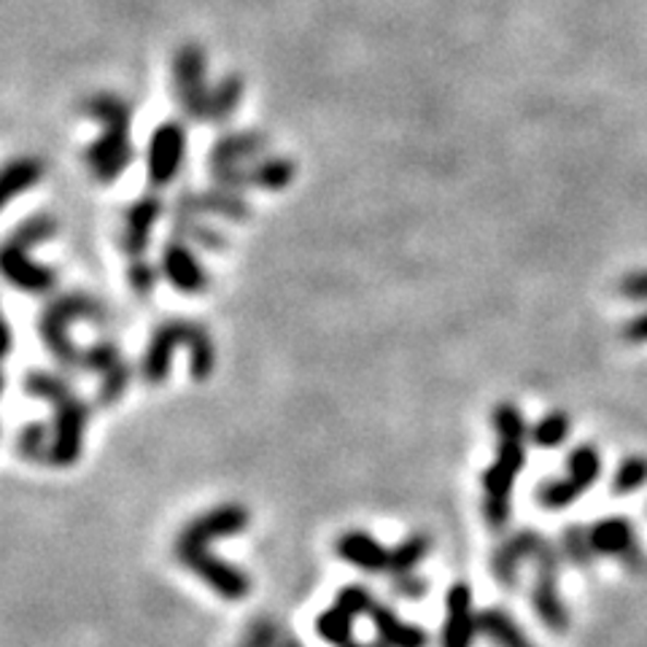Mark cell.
<instances>
[{"mask_svg":"<svg viewBox=\"0 0 647 647\" xmlns=\"http://www.w3.org/2000/svg\"><path fill=\"white\" fill-rule=\"evenodd\" d=\"M372 626L386 647H427V634L414 623H405L388 604L375 601L370 610Z\"/></svg>","mask_w":647,"mask_h":647,"instance_id":"44dd1931","label":"cell"},{"mask_svg":"<svg viewBox=\"0 0 647 647\" xmlns=\"http://www.w3.org/2000/svg\"><path fill=\"white\" fill-rule=\"evenodd\" d=\"M621 295L628 297V300L647 302V271H634L628 276L621 278Z\"/></svg>","mask_w":647,"mask_h":647,"instance_id":"d590c367","label":"cell"},{"mask_svg":"<svg viewBox=\"0 0 647 647\" xmlns=\"http://www.w3.org/2000/svg\"><path fill=\"white\" fill-rule=\"evenodd\" d=\"M591 531V542L597 555H615L623 564H634L639 559V546H637V531L621 515H610V518H601L594 526H588Z\"/></svg>","mask_w":647,"mask_h":647,"instance_id":"ac0fdd59","label":"cell"},{"mask_svg":"<svg viewBox=\"0 0 647 647\" xmlns=\"http://www.w3.org/2000/svg\"><path fill=\"white\" fill-rule=\"evenodd\" d=\"M240 100H243V82H240V76L221 79L216 84V89H211L208 122H227L238 111Z\"/></svg>","mask_w":647,"mask_h":647,"instance_id":"83f0119b","label":"cell"},{"mask_svg":"<svg viewBox=\"0 0 647 647\" xmlns=\"http://www.w3.org/2000/svg\"><path fill=\"white\" fill-rule=\"evenodd\" d=\"M354 621H357V618L348 615L343 607L332 604V610H326L316 618V632H319V637L326 639V643L346 645V643H351Z\"/></svg>","mask_w":647,"mask_h":647,"instance_id":"4dcf8cb0","label":"cell"},{"mask_svg":"<svg viewBox=\"0 0 647 647\" xmlns=\"http://www.w3.org/2000/svg\"><path fill=\"white\" fill-rule=\"evenodd\" d=\"M25 394L33 399H41L55 408L51 416V451L49 467H73L82 459L84 432L89 423V408L79 394L73 392L71 383L62 375L49 370H31L25 375Z\"/></svg>","mask_w":647,"mask_h":647,"instance_id":"3957f363","label":"cell"},{"mask_svg":"<svg viewBox=\"0 0 647 647\" xmlns=\"http://www.w3.org/2000/svg\"><path fill=\"white\" fill-rule=\"evenodd\" d=\"M561 561H551V564H537V583L531 591V604L535 612L542 618L548 628L555 634H564L570 626V612H566L564 601H561L559 583H555V572H559Z\"/></svg>","mask_w":647,"mask_h":647,"instance_id":"d6986e66","label":"cell"},{"mask_svg":"<svg viewBox=\"0 0 647 647\" xmlns=\"http://www.w3.org/2000/svg\"><path fill=\"white\" fill-rule=\"evenodd\" d=\"M82 370L93 372L100 381V388H97V399L100 405H113L124 397L130 386V378H133V370H130L128 359L119 351V346L113 340H97L84 351L82 357Z\"/></svg>","mask_w":647,"mask_h":647,"instance_id":"7c38bea8","label":"cell"},{"mask_svg":"<svg viewBox=\"0 0 647 647\" xmlns=\"http://www.w3.org/2000/svg\"><path fill=\"white\" fill-rule=\"evenodd\" d=\"M173 216H225L230 221H249L251 205L232 189H184L173 200Z\"/></svg>","mask_w":647,"mask_h":647,"instance_id":"4fadbf2b","label":"cell"},{"mask_svg":"<svg viewBox=\"0 0 647 647\" xmlns=\"http://www.w3.org/2000/svg\"><path fill=\"white\" fill-rule=\"evenodd\" d=\"M87 113L103 124V133L89 143L84 152L89 173L100 184H113L124 176L135 157L130 124H133V108L117 95H95L87 103Z\"/></svg>","mask_w":647,"mask_h":647,"instance_id":"5b68a950","label":"cell"},{"mask_svg":"<svg viewBox=\"0 0 647 647\" xmlns=\"http://www.w3.org/2000/svg\"><path fill=\"white\" fill-rule=\"evenodd\" d=\"M572 432L570 416L561 414V410H553V414L542 416L535 427L529 429V440L540 448H559L561 443H566Z\"/></svg>","mask_w":647,"mask_h":647,"instance_id":"f546056e","label":"cell"},{"mask_svg":"<svg viewBox=\"0 0 647 647\" xmlns=\"http://www.w3.org/2000/svg\"><path fill=\"white\" fill-rule=\"evenodd\" d=\"M165 203L159 192H146L124 211L122 232H119V245L130 260H141L146 254L148 243H152V232L157 227L159 216H163Z\"/></svg>","mask_w":647,"mask_h":647,"instance_id":"9a60e30c","label":"cell"},{"mask_svg":"<svg viewBox=\"0 0 647 647\" xmlns=\"http://www.w3.org/2000/svg\"><path fill=\"white\" fill-rule=\"evenodd\" d=\"M583 494H586V491H583L575 480L566 478V475L564 478L546 480V483L537 486V491H535L537 502H540V505L546 510H564V507L575 505Z\"/></svg>","mask_w":647,"mask_h":647,"instance_id":"f1b7e54d","label":"cell"},{"mask_svg":"<svg viewBox=\"0 0 647 647\" xmlns=\"http://www.w3.org/2000/svg\"><path fill=\"white\" fill-rule=\"evenodd\" d=\"M647 483V459L643 456H628L618 464L615 475H612V491L615 494H632V491L643 489Z\"/></svg>","mask_w":647,"mask_h":647,"instance_id":"1f68e13d","label":"cell"},{"mask_svg":"<svg viewBox=\"0 0 647 647\" xmlns=\"http://www.w3.org/2000/svg\"><path fill=\"white\" fill-rule=\"evenodd\" d=\"M392 588L397 597L416 599V597H423V591H427V583H423L418 575H403V577H394Z\"/></svg>","mask_w":647,"mask_h":647,"instance_id":"8d00e7d4","label":"cell"},{"mask_svg":"<svg viewBox=\"0 0 647 647\" xmlns=\"http://www.w3.org/2000/svg\"><path fill=\"white\" fill-rule=\"evenodd\" d=\"M335 551L343 561H348L357 570L370 572V575L388 572V564H392V548H383L368 531H346V535L337 537Z\"/></svg>","mask_w":647,"mask_h":647,"instance_id":"ffe728a7","label":"cell"},{"mask_svg":"<svg viewBox=\"0 0 647 647\" xmlns=\"http://www.w3.org/2000/svg\"><path fill=\"white\" fill-rule=\"evenodd\" d=\"M170 230H173V238L187 240V243L200 245L205 251H225L227 238L225 232H219L216 227L205 225L200 216H173L170 221Z\"/></svg>","mask_w":647,"mask_h":647,"instance_id":"cb8c5ba5","label":"cell"},{"mask_svg":"<svg viewBox=\"0 0 647 647\" xmlns=\"http://www.w3.org/2000/svg\"><path fill=\"white\" fill-rule=\"evenodd\" d=\"M432 551V540L427 535H414L405 537L399 546L392 548V564H388V572L394 577L414 575L416 566L427 559V553Z\"/></svg>","mask_w":647,"mask_h":647,"instance_id":"4316f807","label":"cell"},{"mask_svg":"<svg viewBox=\"0 0 647 647\" xmlns=\"http://www.w3.org/2000/svg\"><path fill=\"white\" fill-rule=\"evenodd\" d=\"M240 647H300V643H297L289 632H284L278 623L256 621L254 626L249 628V634H245Z\"/></svg>","mask_w":647,"mask_h":647,"instance_id":"836d02e7","label":"cell"},{"mask_svg":"<svg viewBox=\"0 0 647 647\" xmlns=\"http://www.w3.org/2000/svg\"><path fill=\"white\" fill-rule=\"evenodd\" d=\"M176 97L187 119L208 122L211 89L205 84V55L200 47H184L173 62Z\"/></svg>","mask_w":647,"mask_h":647,"instance_id":"30bf717a","label":"cell"},{"mask_svg":"<svg viewBox=\"0 0 647 647\" xmlns=\"http://www.w3.org/2000/svg\"><path fill=\"white\" fill-rule=\"evenodd\" d=\"M16 451H20L22 459L33 464H49V451H51L49 423L31 421L25 423V427H20V432H16Z\"/></svg>","mask_w":647,"mask_h":647,"instance_id":"d4e9b609","label":"cell"},{"mask_svg":"<svg viewBox=\"0 0 647 647\" xmlns=\"http://www.w3.org/2000/svg\"><path fill=\"white\" fill-rule=\"evenodd\" d=\"M496 429V459L483 472V515L486 524L494 531L505 529L510 520V496H513L515 478L526 467V440L529 427L526 418L513 403H502L491 416Z\"/></svg>","mask_w":647,"mask_h":647,"instance_id":"7a4b0ae2","label":"cell"},{"mask_svg":"<svg viewBox=\"0 0 647 647\" xmlns=\"http://www.w3.org/2000/svg\"><path fill=\"white\" fill-rule=\"evenodd\" d=\"M561 553L577 566L591 564V559L597 555L591 542V531L583 529V526H570V529L561 535Z\"/></svg>","mask_w":647,"mask_h":647,"instance_id":"d6a6232c","label":"cell"},{"mask_svg":"<svg viewBox=\"0 0 647 647\" xmlns=\"http://www.w3.org/2000/svg\"><path fill=\"white\" fill-rule=\"evenodd\" d=\"M44 179V165L36 157H16L3 168V181H0V194L3 203H11L16 194L27 192Z\"/></svg>","mask_w":647,"mask_h":647,"instance_id":"603a6c76","label":"cell"},{"mask_svg":"<svg viewBox=\"0 0 647 647\" xmlns=\"http://www.w3.org/2000/svg\"><path fill=\"white\" fill-rule=\"evenodd\" d=\"M601 475V456L594 445H577L572 454L566 456V478L575 480L583 491L591 489Z\"/></svg>","mask_w":647,"mask_h":647,"instance_id":"484cf974","label":"cell"},{"mask_svg":"<svg viewBox=\"0 0 647 647\" xmlns=\"http://www.w3.org/2000/svg\"><path fill=\"white\" fill-rule=\"evenodd\" d=\"M621 335H623V340L634 343V346H639V343H647V311L639 313V316H634L632 322H626Z\"/></svg>","mask_w":647,"mask_h":647,"instance_id":"74e56055","label":"cell"},{"mask_svg":"<svg viewBox=\"0 0 647 647\" xmlns=\"http://www.w3.org/2000/svg\"><path fill=\"white\" fill-rule=\"evenodd\" d=\"M475 634H478V612L472 604V591L464 583H456L445 597L443 647H472Z\"/></svg>","mask_w":647,"mask_h":647,"instance_id":"2e32d148","label":"cell"},{"mask_svg":"<svg viewBox=\"0 0 647 647\" xmlns=\"http://www.w3.org/2000/svg\"><path fill=\"white\" fill-rule=\"evenodd\" d=\"M163 276L159 265H152L141 256V260H130L128 267V284L130 289L135 291L139 297H148L154 289H157V280Z\"/></svg>","mask_w":647,"mask_h":647,"instance_id":"e575fe53","label":"cell"},{"mask_svg":"<svg viewBox=\"0 0 647 647\" xmlns=\"http://www.w3.org/2000/svg\"><path fill=\"white\" fill-rule=\"evenodd\" d=\"M249 529V510L243 505H219L211 507L208 513L197 515L181 529L176 540V559L187 566L189 572L200 577L211 591H216L225 599L249 597L251 580L240 566L227 564L225 559L211 553V542L221 537L240 535Z\"/></svg>","mask_w":647,"mask_h":647,"instance_id":"6da1fadb","label":"cell"},{"mask_svg":"<svg viewBox=\"0 0 647 647\" xmlns=\"http://www.w3.org/2000/svg\"><path fill=\"white\" fill-rule=\"evenodd\" d=\"M159 271L163 278L168 280L173 289L184 291V295H203L208 289L211 278L208 271L203 267V262L197 260L187 240L170 238L168 243L159 251Z\"/></svg>","mask_w":647,"mask_h":647,"instance_id":"5bb4252c","label":"cell"},{"mask_svg":"<svg viewBox=\"0 0 647 647\" xmlns=\"http://www.w3.org/2000/svg\"><path fill=\"white\" fill-rule=\"evenodd\" d=\"M478 634H483V637H489L491 643L500 647H535L524 634V628L500 607L478 610Z\"/></svg>","mask_w":647,"mask_h":647,"instance_id":"7402d4cb","label":"cell"},{"mask_svg":"<svg viewBox=\"0 0 647 647\" xmlns=\"http://www.w3.org/2000/svg\"><path fill=\"white\" fill-rule=\"evenodd\" d=\"M187 159V130L181 122H163L148 139L146 176L154 189H163L179 179Z\"/></svg>","mask_w":647,"mask_h":647,"instance_id":"ba28073f","label":"cell"},{"mask_svg":"<svg viewBox=\"0 0 647 647\" xmlns=\"http://www.w3.org/2000/svg\"><path fill=\"white\" fill-rule=\"evenodd\" d=\"M271 139L260 130H243V133H227L211 146L208 152V168L225 170V168H240V165L254 163L256 157H265Z\"/></svg>","mask_w":647,"mask_h":647,"instance_id":"e0dca14e","label":"cell"},{"mask_svg":"<svg viewBox=\"0 0 647 647\" xmlns=\"http://www.w3.org/2000/svg\"><path fill=\"white\" fill-rule=\"evenodd\" d=\"M60 230L55 216L36 214L22 221L5 238L3 251H0V271L14 289L27 291V295H49L57 286V273L47 265H38L31 260V249L47 243Z\"/></svg>","mask_w":647,"mask_h":647,"instance_id":"52a82bcc","label":"cell"},{"mask_svg":"<svg viewBox=\"0 0 647 647\" xmlns=\"http://www.w3.org/2000/svg\"><path fill=\"white\" fill-rule=\"evenodd\" d=\"M524 561L551 564V561H561V555L546 535H537V531L524 529L518 531V535L507 537V540L496 548L494 559H491V572H494V577L502 583V586L513 588L515 577H518V566L524 564Z\"/></svg>","mask_w":647,"mask_h":647,"instance_id":"9c48e42d","label":"cell"},{"mask_svg":"<svg viewBox=\"0 0 647 647\" xmlns=\"http://www.w3.org/2000/svg\"><path fill=\"white\" fill-rule=\"evenodd\" d=\"M216 187L245 192V189H267L280 192L295 181V163L286 157H260L256 163L240 165V168L211 170Z\"/></svg>","mask_w":647,"mask_h":647,"instance_id":"8fae6325","label":"cell"},{"mask_svg":"<svg viewBox=\"0 0 647 647\" xmlns=\"http://www.w3.org/2000/svg\"><path fill=\"white\" fill-rule=\"evenodd\" d=\"M181 346L189 348V372L194 381H208L216 368V346L211 340V332L200 322H189V319H168L152 332L148 346L141 359V378L152 386L165 383L170 375V362L173 354Z\"/></svg>","mask_w":647,"mask_h":647,"instance_id":"277c9868","label":"cell"},{"mask_svg":"<svg viewBox=\"0 0 647 647\" xmlns=\"http://www.w3.org/2000/svg\"><path fill=\"white\" fill-rule=\"evenodd\" d=\"M340 647H364V645H357V643H346V645H340Z\"/></svg>","mask_w":647,"mask_h":647,"instance_id":"f35d334b","label":"cell"},{"mask_svg":"<svg viewBox=\"0 0 647 647\" xmlns=\"http://www.w3.org/2000/svg\"><path fill=\"white\" fill-rule=\"evenodd\" d=\"M106 322V308L93 295L84 291H65V295L51 297L38 313V337L47 346L57 364L68 372L82 370L84 351L73 343L71 326L73 322Z\"/></svg>","mask_w":647,"mask_h":647,"instance_id":"8992f818","label":"cell"}]
</instances>
